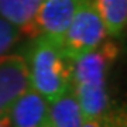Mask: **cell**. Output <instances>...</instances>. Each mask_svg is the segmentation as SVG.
<instances>
[{
	"instance_id": "5bb4252c",
	"label": "cell",
	"mask_w": 127,
	"mask_h": 127,
	"mask_svg": "<svg viewBox=\"0 0 127 127\" xmlns=\"http://www.w3.org/2000/svg\"><path fill=\"white\" fill-rule=\"evenodd\" d=\"M42 127H54V126H52V124H51V123L48 122V120H47V122L44 123V126H42Z\"/></svg>"
},
{
	"instance_id": "8992f818",
	"label": "cell",
	"mask_w": 127,
	"mask_h": 127,
	"mask_svg": "<svg viewBox=\"0 0 127 127\" xmlns=\"http://www.w3.org/2000/svg\"><path fill=\"white\" fill-rule=\"evenodd\" d=\"M9 117L10 127H42L48 120V102L30 88L13 104Z\"/></svg>"
},
{
	"instance_id": "30bf717a",
	"label": "cell",
	"mask_w": 127,
	"mask_h": 127,
	"mask_svg": "<svg viewBox=\"0 0 127 127\" xmlns=\"http://www.w3.org/2000/svg\"><path fill=\"white\" fill-rule=\"evenodd\" d=\"M21 38V32L16 26L0 17V55L9 52L11 47L17 44Z\"/></svg>"
},
{
	"instance_id": "5b68a950",
	"label": "cell",
	"mask_w": 127,
	"mask_h": 127,
	"mask_svg": "<svg viewBox=\"0 0 127 127\" xmlns=\"http://www.w3.org/2000/svg\"><path fill=\"white\" fill-rule=\"evenodd\" d=\"M30 88L26 57L7 52L0 55V117L9 114L17 99Z\"/></svg>"
},
{
	"instance_id": "9a60e30c",
	"label": "cell",
	"mask_w": 127,
	"mask_h": 127,
	"mask_svg": "<svg viewBox=\"0 0 127 127\" xmlns=\"http://www.w3.org/2000/svg\"><path fill=\"white\" fill-rule=\"evenodd\" d=\"M35 1H38V3H42V1H44V0H35Z\"/></svg>"
},
{
	"instance_id": "9c48e42d",
	"label": "cell",
	"mask_w": 127,
	"mask_h": 127,
	"mask_svg": "<svg viewBox=\"0 0 127 127\" xmlns=\"http://www.w3.org/2000/svg\"><path fill=\"white\" fill-rule=\"evenodd\" d=\"M40 4L35 0H0V17L16 26L24 35Z\"/></svg>"
},
{
	"instance_id": "7a4b0ae2",
	"label": "cell",
	"mask_w": 127,
	"mask_h": 127,
	"mask_svg": "<svg viewBox=\"0 0 127 127\" xmlns=\"http://www.w3.org/2000/svg\"><path fill=\"white\" fill-rule=\"evenodd\" d=\"M31 40L26 55L30 86L47 102H52L72 86V61L58 41L45 35H37Z\"/></svg>"
},
{
	"instance_id": "8fae6325",
	"label": "cell",
	"mask_w": 127,
	"mask_h": 127,
	"mask_svg": "<svg viewBox=\"0 0 127 127\" xmlns=\"http://www.w3.org/2000/svg\"><path fill=\"white\" fill-rule=\"evenodd\" d=\"M102 127H127V112L126 106H117L112 107L104 113V116L100 120Z\"/></svg>"
},
{
	"instance_id": "277c9868",
	"label": "cell",
	"mask_w": 127,
	"mask_h": 127,
	"mask_svg": "<svg viewBox=\"0 0 127 127\" xmlns=\"http://www.w3.org/2000/svg\"><path fill=\"white\" fill-rule=\"evenodd\" d=\"M82 0H44L24 35H45L62 44L65 31Z\"/></svg>"
},
{
	"instance_id": "7c38bea8",
	"label": "cell",
	"mask_w": 127,
	"mask_h": 127,
	"mask_svg": "<svg viewBox=\"0 0 127 127\" xmlns=\"http://www.w3.org/2000/svg\"><path fill=\"white\" fill-rule=\"evenodd\" d=\"M82 127H102V123L99 120H83Z\"/></svg>"
},
{
	"instance_id": "4fadbf2b",
	"label": "cell",
	"mask_w": 127,
	"mask_h": 127,
	"mask_svg": "<svg viewBox=\"0 0 127 127\" xmlns=\"http://www.w3.org/2000/svg\"><path fill=\"white\" fill-rule=\"evenodd\" d=\"M0 127H10V117L9 114L0 117Z\"/></svg>"
},
{
	"instance_id": "6da1fadb",
	"label": "cell",
	"mask_w": 127,
	"mask_h": 127,
	"mask_svg": "<svg viewBox=\"0 0 127 127\" xmlns=\"http://www.w3.org/2000/svg\"><path fill=\"white\" fill-rule=\"evenodd\" d=\"M117 57V44L106 40L96 50L72 59V88L83 120L100 122L110 109L107 78Z\"/></svg>"
},
{
	"instance_id": "3957f363",
	"label": "cell",
	"mask_w": 127,
	"mask_h": 127,
	"mask_svg": "<svg viewBox=\"0 0 127 127\" xmlns=\"http://www.w3.org/2000/svg\"><path fill=\"white\" fill-rule=\"evenodd\" d=\"M107 40L99 11L92 0H82L62 40V50L71 61L96 50Z\"/></svg>"
},
{
	"instance_id": "52a82bcc",
	"label": "cell",
	"mask_w": 127,
	"mask_h": 127,
	"mask_svg": "<svg viewBox=\"0 0 127 127\" xmlns=\"http://www.w3.org/2000/svg\"><path fill=\"white\" fill-rule=\"evenodd\" d=\"M48 122L54 127H82L83 116L72 86L48 102Z\"/></svg>"
},
{
	"instance_id": "ba28073f",
	"label": "cell",
	"mask_w": 127,
	"mask_h": 127,
	"mask_svg": "<svg viewBox=\"0 0 127 127\" xmlns=\"http://www.w3.org/2000/svg\"><path fill=\"white\" fill-rule=\"evenodd\" d=\"M104 24L107 37L119 38L127 26V0H92Z\"/></svg>"
}]
</instances>
